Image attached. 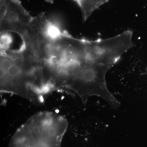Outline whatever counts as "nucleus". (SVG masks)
<instances>
[{
  "label": "nucleus",
  "instance_id": "f257e3e1",
  "mask_svg": "<svg viewBox=\"0 0 147 147\" xmlns=\"http://www.w3.org/2000/svg\"><path fill=\"white\" fill-rule=\"evenodd\" d=\"M68 123L63 116L53 112H40L17 129L9 147H61Z\"/></svg>",
  "mask_w": 147,
  "mask_h": 147
},
{
  "label": "nucleus",
  "instance_id": "f03ea898",
  "mask_svg": "<svg viewBox=\"0 0 147 147\" xmlns=\"http://www.w3.org/2000/svg\"><path fill=\"white\" fill-rule=\"evenodd\" d=\"M22 53L1 55V92L29 100L30 92L23 67Z\"/></svg>",
  "mask_w": 147,
  "mask_h": 147
},
{
  "label": "nucleus",
  "instance_id": "7ed1b4c3",
  "mask_svg": "<svg viewBox=\"0 0 147 147\" xmlns=\"http://www.w3.org/2000/svg\"><path fill=\"white\" fill-rule=\"evenodd\" d=\"M77 4L82 11L83 20L85 22L92 13L110 0H70Z\"/></svg>",
  "mask_w": 147,
  "mask_h": 147
}]
</instances>
